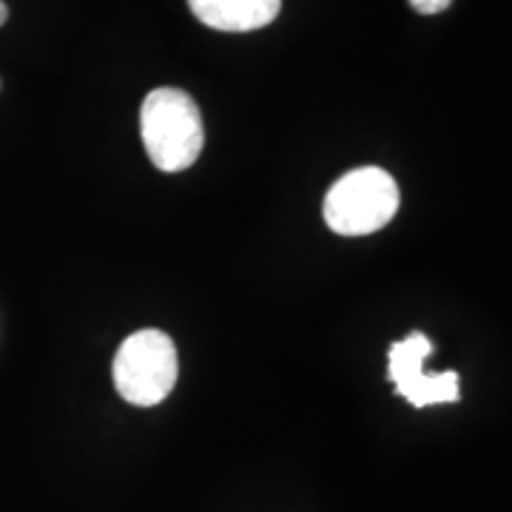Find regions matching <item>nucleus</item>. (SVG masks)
I'll list each match as a JSON object with an SVG mask.
<instances>
[{
  "label": "nucleus",
  "mask_w": 512,
  "mask_h": 512,
  "mask_svg": "<svg viewBox=\"0 0 512 512\" xmlns=\"http://www.w3.org/2000/svg\"><path fill=\"white\" fill-rule=\"evenodd\" d=\"M177 373V348L163 330L131 333L111 365L117 393L137 407H154L163 402L177 384Z\"/></svg>",
  "instance_id": "7ed1b4c3"
},
{
  "label": "nucleus",
  "mask_w": 512,
  "mask_h": 512,
  "mask_svg": "<svg viewBox=\"0 0 512 512\" xmlns=\"http://www.w3.org/2000/svg\"><path fill=\"white\" fill-rule=\"evenodd\" d=\"M6 18H9V9H6V3L0 0V26L6 23Z\"/></svg>",
  "instance_id": "0eeeda50"
},
{
  "label": "nucleus",
  "mask_w": 512,
  "mask_h": 512,
  "mask_svg": "<svg viewBox=\"0 0 512 512\" xmlns=\"http://www.w3.org/2000/svg\"><path fill=\"white\" fill-rule=\"evenodd\" d=\"M399 211V185L376 168L365 165L345 174L325 197V222L333 234L365 237L376 234Z\"/></svg>",
  "instance_id": "f03ea898"
},
{
  "label": "nucleus",
  "mask_w": 512,
  "mask_h": 512,
  "mask_svg": "<svg viewBox=\"0 0 512 512\" xmlns=\"http://www.w3.org/2000/svg\"><path fill=\"white\" fill-rule=\"evenodd\" d=\"M453 0H410V6L419 12V15H439L450 6Z\"/></svg>",
  "instance_id": "423d86ee"
},
{
  "label": "nucleus",
  "mask_w": 512,
  "mask_h": 512,
  "mask_svg": "<svg viewBox=\"0 0 512 512\" xmlns=\"http://www.w3.org/2000/svg\"><path fill=\"white\" fill-rule=\"evenodd\" d=\"M140 131L148 160L165 174H177L197 163L205 128L200 106L183 89H154L143 100Z\"/></svg>",
  "instance_id": "f257e3e1"
},
{
  "label": "nucleus",
  "mask_w": 512,
  "mask_h": 512,
  "mask_svg": "<svg viewBox=\"0 0 512 512\" xmlns=\"http://www.w3.org/2000/svg\"><path fill=\"white\" fill-rule=\"evenodd\" d=\"M433 353V345L424 333H410L404 342H393L387 353V373L390 382L396 384V393L404 396L413 407H427V404L458 402V373H433L427 376L421 365Z\"/></svg>",
  "instance_id": "20e7f679"
},
{
  "label": "nucleus",
  "mask_w": 512,
  "mask_h": 512,
  "mask_svg": "<svg viewBox=\"0 0 512 512\" xmlns=\"http://www.w3.org/2000/svg\"><path fill=\"white\" fill-rule=\"evenodd\" d=\"M194 18L217 32H254L274 23L282 0H188Z\"/></svg>",
  "instance_id": "39448f33"
}]
</instances>
